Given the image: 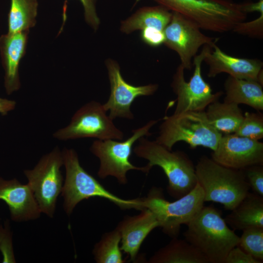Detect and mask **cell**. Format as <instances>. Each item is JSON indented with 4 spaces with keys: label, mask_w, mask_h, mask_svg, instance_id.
<instances>
[{
    "label": "cell",
    "mask_w": 263,
    "mask_h": 263,
    "mask_svg": "<svg viewBox=\"0 0 263 263\" xmlns=\"http://www.w3.org/2000/svg\"><path fill=\"white\" fill-rule=\"evenodd\" d=\"M185 239L196 248L208 263H224L230 250L238 245V236L220 212L211 206H203L187 225Z\"/></svg>",
    "instance_id": "cell-1"
},
{
    "label": "cell",
    "mask_w": 263,
    "mask_h": 263,
    "mask_svg": "<svg viewBox=\"0 0 263 263\" xmlns=\"http://www.w3.org/2000/svg\"><path fill=\"white\" fill-rule=\"evenodd\" d=\"M133 148L138 157L148 161L147 167L161 168L168 180L169 195L178 199L194 188L197 183L195 165L187 154L181 150L172 151L155 141L142 137Z\"/></svg>",
    "instance_id": "cell-2"
},
{
    "label": "cell",
    "mask_w": 263,
    "mask_h": 263,
    "mask_svg": "<svg viewBox=\"0 0 263 263\" xmlns=\"http://www.w3.org/2000/svg\"><path fill=\"white\" fill-rule=\"evenodd\" d=\"M195 169L205 202L221 204L231 211L249 192L250 187L242 169L225 167L206 155L199 158Z\"/></svg>",
    "instance_id": "cell-3"
},
{
    "label": "cell",
    "mask_w": 263,
    "mask_h": 263,
    "mask_svg": "<svg viewBox=\"0 0 263 263\" xmlns=\"http://www.w3.org/2000/svg\"><path fill=\"white\" fill-rule=\"evenodd\" d=\"M66 176L61 195L64 211L70 216L81 201L99 197L112 202L122 209L141 210V198L126 200L107 190L81 166L76 151L65 148L62 151Z\"/></svg>",
    "instance_id": "cell-4"
},
{
    "label": "cell",
    "mask_w": 263,
    "mask_h": 263,
    "mask_svg": "<svg viewBox=\"0 0 263 263\" xmlns=\"http://www.w3.org/2000/svg\"><path fill=\"white\" fill-rule=\"evenodd\" d=\"M195 23L201 29L219 33L232 31L245 21L241 3L231 0H153Z\"/></svg>",
    "instance_id": "cell-5"
},
{
    "label": "cell",
    "mask_w": 263,
    "mask_h": 263,
    "mask_svg": "<svg viewBox=\"0 0 263 263\" xmlns=\"http://www.w3.org/2000/svg\"><path fill=\"white\" fill-rule=\"evenodd\" d=\"M209 122L204 111H187L165 116L155 141L172 150L178 142L191 149L202 146L214 150L222 136Z\"/></svg>",
    "instance_id": "cell-6"
},
{
    "label": "cell",
    "mask_w": 263,
    "mask_h": 263,
    "mask_svg": "<svg viewBox=\"0 0 263 263\" xmlns=\"http://www.w3.org/2000/svg\"><path fill=\"white\" fill-rule=\"evenodd\" d=\"M204 194L197 183L189 192L173 202L164 197L162 189L153 187L141 198V209L147 208L155 215L163 232L177 238L182 225H187L204 206Z\"/></svg>",
    "instance_id": "cell-7"
},
{
    "label": "cell",
    "mask_w": 263,
    "mask_h": 263,
    "mask_svg": "<svg viewBox=\"0 0 263 263\" xmlns=\"http://www.w3.org/2000/svg\"><path fill=\"white\" fill-rule=\"evenodd\" d=\"M158 122V120H151L144 126L133 130L132 135L123 141L113 139L94 140L90 150L100 162L98 176L101 179L113 176L120 184L125 185L128 182L127 173L129 170L148 173L150 169L147 165L135 166L130 162V157L134 143L142 137L150 136V130Z\"/></svg>",
    "instance_id": "cell-8"
},
{
    "label": "cell",
    "mask_w": 263,
    "mask_h": 263,
    "mask_svg": "<svg viewBox=\"0 0 263 263\" xmlns=\"http://www.w3.org/2000/svg\"><path fill=\"white\" fill-rule=\"evenodd\" d=\"M62 152L56 147L41 157L32 169L24 170L28 185L32 190L41 213L54 217L57 198L61 194L63 178Z\"/></svg>",
    "instance_id": "cell-9"
},
{
    "label": "cell",
    "mask_w": 263,
    "mask_h": 263,
    "mask_svg": "<svg viewBox=\"0 0 263 263\" xmlns=\"http://www.w3.org/2000/svg\"><path fill=\"white\" fill-rule=\"evenodd\" d=\"M113 121L107 114L103 104L92 101L80 108L72 116L70 123L55 132L53 137L63 141L83 138L122 140L124 133Z\"/></svg>",
    "instance_id": "cell-10"
},
{
    "label": "cell",
    "mask_w": 263,
    "mask_h": 263,
    "mask_svg": "<svg viewBox=\"0 0 263 263\" xmlns=\"http://www.w3.org/2000/svg\"><path fill=\"white\" fill-rule=\"evenodd\" d=\"M207 45L193 59L194 70L188 81L185 78L183 66L180 64L172 77L171 87L176 95V106L174 114L187 111H204L210 103L218 100L224 94L222 91L212 93L210 85L203 78L201 66Z\"/></svg>",
    "instance_id": "cell-11"
},
{
    "label": "cell",
    "mask_w": 263,
    "mask_h": 263,
    "mask_svg": "<svg viewBox=\"0 0 263 263\" xmlns=\"http://www.w3.org/2000/svg\"><path fill=\"white\" fill-rule=\"evenodd\" d=\"M201 30L192 21L172 12L170 21L164 31V44L177 53L185 69H192L193 59L201 47H212L219 39L206 36Z\"/></svg>",
    "instance_id": "cell-12"
},
{
    "label": "cell",
    "mask_w": 263,
    "mask_h": 263,
    "mask_svg": "<svg viewBox=\"0 0 263 263\" xmlns=\"http://www.w3.org/2000/svg\"><path fill=\"white\" fill-rule=\"evenodd\" d=\"M110 83L111 93L107 101L103 104L105 110L109 111V116L113 120L116 118L132 120L134 115L131 106L138 97L153 94L158 90L157 84L134 86L127 82L122 76L120 68L115 60L108 58L105 61Z\"/></svg>",
    "instance_id": "cell-13"
},
{
    "label": "cell",
    "mask_w": 263,
    "mask_h": 263,
    "mask_svg": "<svg viewBox=\"0 0 263 263\" xmlns=\"http://www.w3.org/2000/svg\"><path fill=\"white\" fill-rule=\"evenodd\" d=\"M211 156L218 163L234 169L263 165V143L234 133L223 134Z\"/></svg>",
    "instance_id": "cell-14"
},
{
    "label": "cell",
    "mask_w": 263,
    "mask_h": 263,
    "mask_svg": "<svg viewBox=\"0 0 263 263\" xmlns=\"http://www.w3.org/2000/svg\"><path fill=\"white\" fill-rule=\"evenodd\" d=\"M203 61L208 66V77L225 73L235 78L255 80L263 85V63L259 59L229 55L215 44L212 47L207 45Z\"/></svg>",
    "instance_id": "cell-15"
},
{
    "label": "cell",
    "mask_w": 263,
    "mask_h": 263,
    "mask_svg": "<svg viewBox=\"0 0 263 263\" xmlns=\"http://www.w3.org/2000/svg\"><path fill=\"white\" fill-rule=\"evenodd\" d=\"M0 200L7 205L11 219L16 222L37 219L41 213L29 186L16 178L0 177Z\"/></svg>",
    "instance_id": "cell-16"
},
{
    "label": "cell",
    "mask_w": 263,
    "mask_h": 263,
    "mask_svg": "<svg viewBox=\"0 0 263 263\" xmlns=\"http://www.w3.org/2000/svg\"><path fill=\"white\" fill-rule=\"evenodd\" d=\"M140 211L138 215L126 216L116 227L121 236V250L132 261H135L147 236L159 226L158 221L150 210L144 208Z\"/></svg>",
    "instance_id": "cell-17"
},
{
    "label": "cell",
    "mask_w": 263,
    "mask_h": 263,
    "mask_svg": "<svg viewBox=\"0 0 263 263\" xmlns=\"http://www.w3.org/2000/svg\"><path fill=\"white\" fill-rule=\"evenodd\" d=\"M29 31L7 33L0 37V52L5 71L4 86L8 94L19 90V67L24 56Z\"/></svg>",
    "instance_id": "cell-18"
},
{
    "label": "cell",
    "mask_w": 263,
    "mask_h": 263,
    "mask_svg": "<svg viewBox=\"0 0 263 263\" xmlns=\"http://www.w3.org/2000/svg\"><path fill=\"white\" fill-rule=\"evenodd\" d=\"M224 220L233 230L263 227V197L249 192Z\"/></svg>",
    "instance_id": "cell-19"
},
{
    "label": "cell",
    "mask_w": 263,
    "mask_h": 263,
    "mask_svg": "<svg viewBox=\"0 0 263 263\" xmlns=\"http://www.w3.org/2000/svg\"><path fill=\"white\" fill-rule=\"evenodd\" d=\"M259 82L229 76L224 83V101L248 105L258 111L263 110V89Z\"/></svg>",
    "instance_id": "cell-20"
},
{
    "label": "cell",
    "mask_w": 263,
    "mask_h": 263,
    "mask_svg": "<svg viewBox=\"0 0 263 263\" xmlns=\"http://www.w3.org/2000/svg\"><path fill=\"white\" fill-rule=\"evenodd\" d=\"M172 12L161 5L144 6L121 21L120 30L127 34L147 28H155L164 31L170 22Z\"/></svg>",
    "instance_id": "cell-21"
},
{
    "label": "cell",
    "mask_w": 263,
    "mask_h": 263,
    "mask_svg": "<svg viewBox=\"0 0 263 263\" xmlns=\"http://www.w3.org/2000/svg\"><path fill=\"white\" fill-rule=\"evenodd\" d=\"M148 263H208V262L196 248L185 239L174 238L167 245L157 251Z\"/></svg>",
    "instance_id": "cell-22"
},
{
    "label": "cell",
    "mask_w": 263,
    "mask_h": 263,
    "mask_svg": "<svg viewBox=\"0 0 263 263\" xmlns=\"http://www.w3.org/2000/svg\"><path fill=\"white\" fill-rule=\"evenodd\" d=\"M205 113L210 124L223 135L234 133L244 118L238 104L219 100L209 104Z\"/></svg>",
    "instance_id": "cell-23"
},
{
    "label": "cell",
    "mask_w": 263,
    "mask_h": 263,
    "mask_svg": "<svg viewBox=\"0 0 263 263\" xmlns=\"http://www.w3.org/2000/svg\"><path fill=\"white\" fill-rule=\"evenodd\" d=\"M38 6L37 0H11L8 33L29 31L36 23Z\"/></svg>",
    "instance_id": "cell-24"
},
{
    "label": "cell",
    "mask_w": 263,
    "mask_h": 263,
    "mask_svg": "<svg viewBox=\"0 0 263 263\" xmlns=\"http://www.w3.org/2000/svg\"><path fill=\"white\" fill-rule=\"evenodd\" d=\"M121 236L118 230L104 233L94 245L93 254L97 263H124L120 246Z\"/></svg>",
    "instance_id": "cell-25"
},
{
    "label": "cell",
    "mask_w": 263,
    "mask_h": 263,
    "mask_svg": "<svg viewBox=\"0 0 263 263\" xmlns=\"http://www.w3.org/2000/svg\"><path fill=\"white\" fill-rule=\"evenodd\" d=\"M237 246L261 263L263 262V227L244 230Z\"/></svg>",
    "instance_id": "cell-26"
},
{
    "label": "cell",
    "mask_w": 263,
    "mask_h": 263,
    "mask_svg": "<svg viewBox=\"0 0 263 263\" xmlns=\"http://www.w3.org/2000/svg\"><path fill=\"white\" fill-rule=\"evenodd\" d=\"M252 140H260L263 138V114L245 112L240 126L234 133Z\"/></svg>",
    "instance_id": "cell-27"
},
{
    "label": "cell",
    "mask_w": 263,
    "mask_h": 263,
    "mask_svg": "<svg viewBox=\"0 0 263 263\" xmlns=\"http://www.w3.org/2000/svg\"><path fill=\"white\" fill-rule=\"evenodd\" d=\"M65 0L63 7V24L60 30H62L64 24L67 19L66 10L67 1ZM81 2L84 11V18L86 22L94 30L96 31L100 24V19L96 11V0H79Z\"/></svg>",
    "instance_id": "cell-28"
},
{
    "label": "cell",
    "mask_w": 263,
    "mask_h": 263,
    "mask_svg": "<svg viewBox=\"0 0 263 263\" xmlns=\"http://www.w3.org/2000/svg\"><path fill=\"white\" fill-rule=\"evenodd\" d=\"M232 31L240 35L253 38L262 39L263 38V14L253 20L244 21L237 23Z\"/></svg>",
    "instance_id": "cell-29"
},
{
    "label": "cell",
    "mask_w": 263,
    "mask_h": 263,
    "mask_svg": "<svg viewBox=\"0 0 263 263\" xmlns=\"http://www.w3.org/2000/svg\"><path fill=\"white\" fill-rule=\"evenodd\" d=\"M253 192L263 197V165H254L242 169Z\"/></svg>",
    "instance_id": "cell-30"
},
{
    "label": "cell",
    "mask_w": 263,
    "mask_h": 263,
    "mask_svg": "<svg viewBox=\"0 0 263 263\" xmlns=\"http://www.w3.org/2000/svg\"><path fill=\"white\" fill-rule=\"evenodd\" d=\"M140 36L144 42L152 47L160 46L165 40L164 31L152 28L141 30Z\"/></svg>",
    "instance_id": "cell-31"
},
{
    "label": "cell",
    "mask_w": 263,
    "mask_h": 263,
    "mask_svg": "<svg viewBox=\"0 0 263 263\" xmlns=\"http://www.w3.org/2000/svg\"><path fill=\"white\" fill-rule=\"evenodd\" d=\"M224 263H261L238 246L232 248L225 257Z\"/></svg>",
    "instance_id": "cell-32"
},
{
    "label": "cell",
    "mask_w": 263,
    "mask_h": 263,
    "mask_svg": "<svg viewBox=\"0 0 263 263\" xmlns=\"http://www.w3.org/2000/svg\"><path fill=\"white\" fill-rule=\"evenodd\" d=\"M11 234L9 226L7 225L3 227L0 225V250L2 251L4 248L12 244Z\"/></svg>",
    "instance_id": "cell-33"
},
{
    "label": "cell",
    "mask_w": 263,
    "mask_h": 263,
    "mask_svg": "<svg viewBox=\"0 0 263 263\" xmlns=\"http://www.w3.org/2000/svg\"><path fill=\"white\" fill-rule=\"evenodd\" d=\"M243 11L247 14L254 12H258L260 14H263V0H258L255 2H245L241 3Z\"/></svg>",
    "instance_id": "cell-34"
},
{
    "label": "cell",
    "mask_w": 263,
    "mask_h": 263,
    "mask_svg": "<svg viewBox=\"0 0 263 263\" xmlns=\"http://www.w3.org/2000/svg\"><path fill=\"white\" fill-rule=\"evenodd\" d=\"M16 105V103L14 100L0 97V113L3 115L7 114L15 109Z\"/></svg>",
    "instance_id": "cell-35"
}]
</instances>
